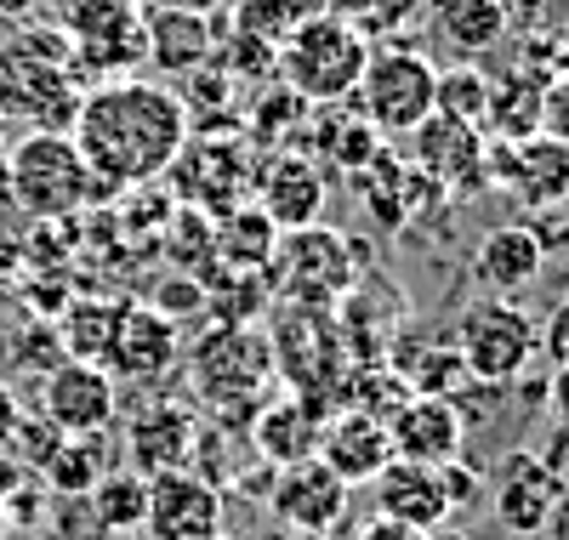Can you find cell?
I'll use <instances>...</instances> for the list:
<instances>
[{
	"label": "cell",
	"instance_id": "1",
	"mask_svg": "<svg viewBox=\"0 0 569 540\" xmlns=\"http://www.w3.org/2000/svg\"><path fill=\"white\" fill-rule=\"evenodd\" d=\"M69 137L98 177V188L126 193V188H154L194 131H188V109L171 86L126 74L80 91Z\"/></svg>",
	"mask_w": 569,
	"mask_h": 540
},
{
	"label": "cell",
	"instance_id": "2",
	"mask_svg": "<svg viewBox=\"0 0 569 540\" xmlns=\"http://www.w3.org/2000/svg\"><path fill=\"white\" fill-rule=\"evenodd\" d=\"M279 80L291 86L302 103L313 109H337L348 103V97L359 91L365 69H370V40L353 18L342 12H325L313 23H302L297 34L279 40V58H273Z\"/></svg>",
	"mask_w": 569,
	"mask_h": 540
},
{
	"label": "cell",
	"instance_id": "3",
	"mask_svg": "<svg viewBox=\"0 0 569 540\" xmlns=\"http://www.w3.org/2000/svg\"><path fill=\"white\" fill-rule=\"evenodd\" d=\"M0 177H7L12 206L34 222H69L74 211L103 200V188L91 177V166L80 160L69 131H29L18 149H7Z\"/></svg>",
	"mask_w": 569,
	"mask_h": 540
},
{
	"label": "cell",
	"instance_id": "4",
	"mask_svg": "<svg viewBox=\"0 0 569 540\" xmlns=\"http://www.w3.org/2000/svg\"><path fill=\"white\" fill-rule=\"evenodd\" d=\"M188 359V381L194 392L222 416V410H240V416H257L268 399V381L279 370V353L273 341L251 324H211L194 348L182 353Z\"/></svg>",
	"mask_w": 569,
	"mask_h": 540
},
{
	"label": "cell",
	"instance_id": "5",
	"mask_svg": "<svg viewBox=\"0 0 569 540\" xmlns=\"http://www.w3.org/2000/svg\"><path fill=\"white\" fill-rule=\"evenodd\" d=\"M456 353H461L467 376L485 387L518 381L541 353V324L512 297H485L456 319Z\"/></svg>",
	"mask_w": 569,
	"mask_h": 540
},
{
	"label": "cell",
	"instance_id": "6",
	"mask_svg": "<svg viewBox=\"0 0 569 540\" xmlns=\"http://www.w3.org/2000/svg\"><path fill=\"white\" fill-rule=\"evenodd\" d=\"M439 69L421 52H370V69L348 103L376 137H410L416 126L433 120Z\"/></svg>",
	"mask_w": 569,
	"mask_h": 540
},
{
	"label": "cell",
	"instance_id": "7",
	"mask_svg": "<svg viewBox=\"0 0 569 540\" xmlns=\"http://www.w3.org/2000/svg\"><path fill=\"white\" fill-rule=\"evenodd\" d=\"M63 34L74 52V74L126 80L142 63V12L137 0H63Z\"/></svg>",
	"mask_w": 569,
	"mask_h": 540
},
{
	"label": "cell",
	"instance_id": "8",
	"mask_svg": "<svg viewBox=\"0 0 569 540\" xmlns=\"http://www.w3.org/2000/svg\"><path fill=\"white\" fill-rule=\"evenodd\" d=\"M251 154L240 149L233 137L222 131H200V137H188L182 142V154L171 160V200L182 206H194L206 217H228V211H240L246 206V193H251Z\"/></svg>",
	"mask_w": 569,
	"mask_h": 540
},
{
	"label": "cell",
	"instance_id": "9",
	"mask_svg": "<svg viewBox=\"0 0 569 540\" xmlns=\"http://www.w3.org/2000/svg\"><path fill=\"white\" fill-rule=\"evenodd\" d=\"M353 262H359V244H348L337 228H297L291 239L279 244V279L273 290L291 297L297 308H330L353 290Z\"/></svg>",
	"mask_w": 569,
	"mask_h": 540
},
{
	"label": "cell",
	"instance_id": "10",
	"mask_svg": "<svg viewBox=\"0 0 569 540\" xmlns=\"http://www.w3.org/2000/svg\"><path fill=\"white\" fill-rule=\"evenodd\" d=\"M80 109V86L69 69L40 63L18 40H0V126L29 120L34 131H69Z\"/></svg>",
	"mask_w": 569,
	"mask_h": 540
},
{
	"label": "cell",
	"instance_id": "11",
	"mask_svg": "<svg viewBox=\"0 0 569 540\" xmlns=\"http://www.w3.org/2000/svg\"><path fill=\"white\" fill-rule=\"evenodd\" d=\"M177 359H182V330L149 302H120L103 370L114 381H131V387H154L177 370Z\"/></svg>",
	"mask_w": 569,
	"mask_h": 540
},
{
	"label": "cell",
	"instance_id": "12",
	"mask_svg": "<svg viewBox=\"0 0 569 540\" xmlns=\"http://www.w3.org/2000/svg\"><path fill=\"white\" fill-rule=\"evenodd\" d=\"M114 376L103 364H80V359H63L58 370H46V387H40V416L52 421L63 438H91V432H109L114 427Z\"/></svg>",
	"mask_w": 569,
	"mask_h": 540
},
{
	"label": "cell",
	"instance_id": "13",
	"mask_svg": "<svg viewBox=\"0 0 569 540\" xmlns=\"http://www.w3.org/2000/svg\"><path fill=\"white\" fill-rule=\"evenodd\" d=\"M149 540H217L222 534V496L194 467L149 478Z\"/></svg>",
	"mask_w": 569,
	"mask_h": 540
},
{
	"label": "cell",
	"instance_id": "14",
	"mask_svg": "<svg viewBox=\"0 0 569 540\" xmlns=\"http://www.w3.org/2000/svg\"><path fill=\"white\" fill-rule=\"evenodd\" d=\"M268 512L279 529H302V534H330L348 512V483L330 472L319 456L279 467L273 489H268Z\"/></svg>",
	"mask_w": 569,
	"mask_h": 540
},
{
	"label": "cell",
	"instance_id": "15",
	"mask_svg": "<svg viewBox=\"0 0 569 540\" xmlns=\"http://www.w3.org/2000/svg\"><path fill=\"white\" fill-rule=\"evenodd\" d=\"M461 438H467V421L456 410V399H410L388 416V444H393V461H416V467H450L461 461Z\"/></svg>",
	"mask_w": 569,
	"mask_h": 540
},
{
	"label": "cell",
	"instance_id": "16",
	"mask_svg": "<svg viewBox=\"0 0 569 540\" xmlns=\"http://www.w3.org/2000/svg\"><path fill=\"white\" fill-rule=\"evenodd\" d=\"M416 142V171L427 182H439V188H485V154H490V142L479 126H461L450 114H433L427 126L410 131Z\"/></svg>",
	"mask_w": 569,
	"mask_h": 540
},
{
	"label": "cell",
	"instance_id": "17",
	"mask_svg": "<svg viewBox=\"0 0 569 540\" xmlns=\"http://www.w3.org/2000/svg\"><path fill=\"white\" fill-rule=\"evenodd\" d=\"M485 171L501 177L525 206H563L569 200V149L547 137H525V142H496L485 154Z\"/></svg>",
	"mask_w": 569,
	"mask_h": 540
},
{
	"label": "cell",
	"instance_id": "18",
	"mask_svg": "<svg viewBox=\"0 0 569 540\" xmlns=\"http://www.w3.org/2000/svg\"><path fill=\"white\" fill-rule=\"evenodd\" d=\"M257 211L284 228V233H297V228H313L319 211H325V177L308 154H273L262 171H257Z\"/></svg>",
	"mask_w": 569,
	"mask_h": 540
},
{
	"label": "cell",
	"instance_id": "19",
	"mask_svg": "<svg viewBox=\"0 0 569 540\" xmlns=\"http://www.w3.org/2000/svg\"><path fill=\"white\" fill-rule=\"evenodd\" d=\"M142 63H154L166 80H188L194 69L217 63V29H211V18L149 7V18H142Z\"/></svg>",
	"mask_w": 569,
	"mask_h": 540
},
{
	"label": "cell",
	"instance_id": "20",
	"mask_svg": "<svg viewBox=\"0 0 569 540\" xmlns=\"http://www.w3.org/2000/svg\"><path fill=\"white\" fill-rule=\"evenodd\" d=\"M376 489V518H393L416 534L450 523V496H445V478L439 467H416V461H388L382 478L370 483Z\"/></svg>",
	"mask_w": 569,
	"mask_h": 540
},
{
	"label": "cell",
	"instance_id": "21",
	"mask_svg": "<svg viewBox=\"0 0 569 540\" xmlns=\"http://www.w3.org/2000/svg\"><path fill=\"white\" fill-rule=\"evenodd\" d=\"M330 421H319L313 392H291V399H268L251 416V438H257V456L268 467H297L319 456V438Z\"/></svg>",
	"mask_w": 569,
	"mask_h": 540
},
{
	"label": "cell",
	"instance_id": "22",
	"mask_svg": "<svg viewBox=\"0 0 569 540\" xmlns=\"http://www.w3.org/2000/svg\"><path fill=\"white\" fill-rule=\"evenodd\" d=\"M126 456L137 478H160L194 461V416L177 404H142L126 427Z\"/></svg>",
	"mask_w": 569,
	"mask_h": 540
},
{
	"label": "cell",
	"instance_id": "23",
	"mask_svg": "<svg viewBox=\"0 0 569 540\" xmlns=\"http://www.w3.org/2000/svg\"><path fill=\"white\" fill-rule=\"evenodd\" d=\"M547 268V251L541 239L530 233V222H501L479 239V251H472V279H479L490 297H518V290H530Z\"/></svg>",
	"mask_w": 569,
	"mask_h": 540
},
{
	"label": "cell",
	"instance_id": "24",
	"mask_svg": "<svg viewBox=\"0 0 569 540\" xmlns=\"http://www.w3.org/2000/svg\"><path fill=\"white\" fill-rule=\"evenodd\" d=\"M319 461L337 472L348 489L353 483H376V478H382V467L393 461L388 421H376L365 410H342L337 421L325 427V438H319Z\"/></svg>",
	"mask_w": 569,
	"mask_h": 540
},
{
	"label": "cell",
	"instance_id": "25",
	"mask_svg": "<svg viewBox=\"0 0 569 540\" xmlns=\"http://www.w3.org/2000/svg\"><path fill=\"white\" fill-rule=\"evenodd\" d=\"M558 501V478L530 456V450H512L496 472V518L512 529V534H536L547 523Z\"/></svg>",
	"mask_w": 569,
	"mask_h": 540
},
{
	"label": "cell",
	"instance_id": "26",
	"mask_svg": "<svg viewBox=\"0 0 569 540\" xmlns=\"http://www.w3.org/2000/svg\"><path fill=\"white\" fill-rule=\"evenodd\" d=\"M541 74H507V80H490V109H485V126L479 131H496V142H525L536 137V120H541Z\"/></svg>",
	"mask_w": 569,
	"mask_h": 540
},
{
	"label": "cell",
	"instance_id": "27",
	"mask_svg": "<svg viewBox=\"0 0 569 540\" xmlns=\"http://www.w3.org/2000/svg\"><path fill=\"white\" fill-rule=\"evenodd\" d=\"M228 23L233 29H246L268 46H279L284 34H297L302 23L325 18V12H337V0H228Z\"/></svg>",
	"mask_w": 569,
	"mask_h": 540
},
{
	"label": "cell",
	"instance_id": "28",
	"mask_svg": "<svg viewBox=\"0 0 569 540\" xmlns=\"http://www.w3.org/2000/svg\"><path fill=\"white\" fill-rule=\"evenodd\" d=\"M114 319H120V302H103V297L69 302V308H63V324H58L63 359L103 364V359H109V341H114Z\"/></svg>",
	"mask_w": 569,
	"mask_h": 540
},
{
	"label": "cell",
	"instance_id": "29",
	"mask_svg": "<svg viewBox=\"0 0 569 540\" xmlns=\"http://www.w3.org/2000/svg\"><path fill=\"white\" fill-rule=\"evenodd\" d=\"M114 472L109 450H103V432H91V438H63L58 456L40 467L46 489H58V496H91L103 478Z\"/></svg>",
	"mask_w": 569,
	"mask_h": 540
},
{
	"label": "cell",
	"instance_id": "30",
	"mask_svg": "<svg viewBox=\"0 0 569 540\" xmlns=\"http://www.w3.org/2000/svg\"><path fill=\"white\" fill-rule=\"evenodd\" d=\"M86 501H91V518H98V529L131 534V529H142V518H149V478H137L131 467H114Z\"/></svg>",
	"mask_w": 569,
	"mask_h": 540
},
{
	"label": "cell",
	"instance_id": "31",
	"mask_svg": "<svg viewBox=\"0 0 569 540\" xmlns=\"http://www.w3.org/2000/svg\"><path fill=\"white\" fill-rule=\"evenodd\" d=\"M433 23L445 29V40H456L461 52H485L507 29V7L501 0H433Z\"/></svg>",
	"mask_w": 569,
	"mask_h": 540
},
{
	"label": "cell",
	"instance_id": "32",
	"mask_svg": "<svg viewBox=\"0 0 569 540\" xmlns=\"http://www.w3.org/2000/svg\"><path fill=\"white\" fill-rule=\"evenodd\" d=\"M217 222H222V228H217V257H228L233 268L268 262V251L279 244V228H273L262 211H251V206L228 211V217H217Z\"/></svg>",
	"mask_w": 569,
	"mask_h": 540
},
{
	"label": "cell",
	"instance_id": "33",
	"mask_svg": "<svg viewBox=\"0 0 569 540\" xmlns=\"http://www.w3.org/2000/svg\"><path fill=\"white\" fill-rule=\"evenodd\" d=\"M490 109V80L479 69H439V97H433V114H450L461 126H485Z\"/></svg>",
	"mask_w": 569,
	"mask_h": 540
},
{
	"label": "cell",
	"instance_id": "34",
	"mask_svg": "<svg viewBox=\"0 0 569 540\" xmlns=\"http://www.w3.org/2000/svg\"><path fill=\"white\" fill-rule=\"evenodd\" d=\"M58 444H63V432L46 421V416H23L18 421V432H12V444H7V456L23 467V472H40L46 461L58 456Z\"/></svg>",
	"mask_w": 569,
	"mask_h": 540
},
{
	"label": "cell",
	"instance_id": "35",
	"mask_svg": "<svg viewBox=\"0 0 569 540\" xmlns=\"http://www.w3.org/2000/svg\"><path fill=\"white\" fill-rule=\"evenodd\" d=\"M211 302V290L194 279V273H177V279H160L154 284V297H149V308H160L171 324H182V319H194L200 308Z\"/></svg>",
	"mask_w": 569,
	"mask_h": 540
},
{
	"label": "cell",
	"instance_id": "36",
	"mask_svg": "<svg viewBox=\"0 0 569 540\" xmlns=\"http://www.w3.org/2000/svg\"><path fill=\"white\" fill-rule=\"evenodd\" d=\"M536 137L558 142V149H569V69L552 74L541 86V120H536Z\"/></svg>",
	"mask_w": 569,
	"mask_h": 540
},
{
	"label": "cell",
	"instance_id": "37",
	"mask_svg": "<svg viewBox=\"0 0 569 540\" xmlns=\"http://www.w3.org/2000/svg\"><path fill=\"white\" fill-rule=\"evenodd\" d=\"M541 353H552V364H558V376H569V302L541 324Z\"/></svg>",
	"mask_w": 569,
	"mask_h": 540
},
{
	"label": "cell",
	"instance_id": "38",
	"mask_svg": "<svg viewBox=\"0 0 569 540\" xmlns=\"http://www.w3.org/2000/svg\"><path fill=\"white\" fill-rule=\"evenodd\" d=\"M439 478H445V496H450V512H456V507H472V501H479V472H472V467L450 461V467H439Z\"/></svg>",
	"mask_w": 569,
	"mask_h": 540
},
{
	"label": "cell",
	"instance_id": "39",
	"mask_svg": "<svg viewBox=\"0 0 569 540\" xmlns=\"http://www.w3.org/2000/svg\"><path fill=\"white\" fill-rule=\"evenodd\" d=\"M18 421H23V404H18V392H12V381H0V450L12 444V432H18Z\"/></svg>",
	"mask_w": 569,
	"mask_h": 540
},
{
	"label": "cell",
	"instance_id": "40",
	"mask_svg": "<svg viewBox=\"0 0 569 540\" xmlns=\"http://www.w3.org/2000/svg\"><path fill=\"white\" fill-rule=\"evenodd\" d=\"M359 540H421V534L405 529V523H393V518H370V523L359 529Z\"/></svg>",
	"mask_w": 569,
	"mask_h": 540
},
{
	"label": "cell",
	"instance_id": "41",
	"mask_svg": "<svg viewBox=\"0 0 569 540\" xmlns=\"http://www.w3.org/2000/svg\"><path fill=\"white\" fill-rule=\"evenodd\" d=\"M149 7H166V12H200V18H217L228 0H149Z\"/></svg>",
	"mask_w": 569,
	"mask_h": 540
},
{
	"label": "cell",
	"instance_id": "42",
	"mask_svg": "<svg viewBox=\"0 0 569 540\" xmlns=\"http://www.w3.org/2000/svg\"><path fill=\"white\" fill-rule=\"evenodd\" d=\"M40 7H46V0H0V12H7L12 23H29Z\"/></svg>",
	"mask_w": 569,
	"mask_h": 540
},
{
	"label": "cell",
	"instance_id": "43",
	"mask_svg": "<svg viewBox=\"0 0 569 540\" xmlns=\"http://www.w3.org/2000/svg\"><path fill=\"white\" fill-rule=\"evenodd\" d=\"M421 540H472L467 529H456V523H439V529H427Z\"/></svg>",
	"mask_w": 569,
	"mask_h": 540
},
{
	"label": "cell",
	"instance_id": "44",
	"mask_svg": "<svg viewBox=\"0 0 569 540\" xmlns=\"http://www.w3.org/2000/svg\"><path fill=\"white\" fill-rule=\"evenodd\" d=\"M268 540H325V534H302V529H279V534H268Z\"/></svg>",
	"mask_w": 569,
	"mask_h": 540
},
{
	"label": "cell",
	"instance_id": "45",
	"mask_svg": "<svg viewBox=\"0 0 569 540\" xmlns=\"http://www.w3.org/2000/svg\"><path fill=\"white\" fill-rule=\"evenodd\" d=\"M558 410H563V421H569V376H558Z\"/></svg>",
	"mask_w": 569,
	"mask_h": 540
},
{
	"label": "cell",
	"instance_id": "46",
	"mask_svg": "<svg viewBox=\"0 0 569 540\" xmlns=\"http://www.w3.org/2000/svg\"><path fill=\"white\" fill-rule=\"evenodd\" d=\"M12 534V518H7V501H0V540H7Z\"/></svg>",
	"mask_w": 569,
	"mask_h": 540
},
{
	"label": "cell",
	"instance_id": "47",
	"mask_svg": "<svg viewBox=\"0 0 569 540\" xmlns=\"http://www.w3.org/2000/svg\"><path fill=\"white\" fill-rule=\"evenodd\" d=\"M0 166H7V131H0Z\"/></svg>",
	"mask_w": 569,
	"mask_h": 540
}]
</instances>
